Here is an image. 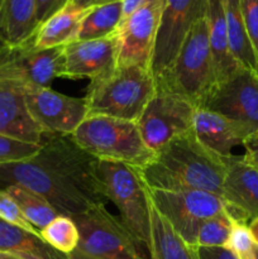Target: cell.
Instances as JSON below:
<instances>
[{"label": "cell", "instance_id": "obj_1", "mask_svg": "<svg viewBox=\"0 0 258 259\" xmlns=\"http://www.w3.org/2000/svg\"><path fill=\"white\" fill-rule=\"evenodd\" d=\"M139 172L149 190H199L222 196L225 157L209 151L190 131L161 147Z\"/></svg>", "mask_w": 258, "mask_h": 259}, {"label": "cell", "instance_id": "obj_2", "mask_svg": "<svg viewBox=\"0 0 258 259\" xmlns=\"http://www.w3.org/2000/svg\"><path fill=\"white\" fill-rule=\"evenodd\" d=\"M154 94L156 80L149 67L118 66L113 73L88 86V115L138 121Z\"/></svg>", "mask_w": 258, "mask_h": 259}, {"label": "cell", "instance_id": "obj_3", "mask_svg": "<svg viewBox=\"0 0 258 259\" xmlns=\"http://www.w3.org/2000/svg\"><path fill=\"white\" fill-rule=\"evenodd\" d=\"M105 196L119 210V219L141 248L146 259H151L152 205L149 189L138 168L120 162L99 161Z\"/></svg>", "mask_w": 258, "mask_h": 259}, {"label": "cell", "instance_id": "obj_4", "mask_svg": "<svg viewBox=\"0 0 258 259\" xmlns=\"http://www.w3.org/2000/svg\"><path fill=\"white\" fill-rule=\"evenodd\" d=\"M33 158L61 182L80 194L93 207L105 206V189L96 157L76 143L72 136L45 133Z\"/></svg>", "mask_w": 258, "mask_h": 259}, {"label": "cell", "instance_id": "obj_5", "mask_svg": "<svg viewBox=\"0 0 258 259\" xmlns=\"http://www.w3.org/2000/svg\"><path fill=\"white\" fill-rule=\"evenodd\" d=\"M71 136L100 161L120 162L141 169L154 157V152L144 143L137 121L88 115Z\"/></svg>", "mask_w": 258, "mask_h": 259}, {"label": "cell", "instance_id": "obj_6", "mask_svg": "<svg viewBox=\"0 0 258 259\" xmlns=\"http://www.w3.org/2000/svg\"><path fill=\"white\" fill-rule=\"evenodd\" d=\"M215 82L206 18H202L185 38L171 66L156 78V90L177 94L197 109Z\"/></svg>", "mask_w": 258, "mask_h": 259}, {"label": "cell", "instance_id": "obj_7", "mask_svg": "<svg viewBox=\"0 0 258 259\" xmlns=\"http://www.w3.org/2000/svg\"><path fill=\"white\" fill-rule=\"evenodd\" d=\"M80 234L78 249L95 259H146L118 217L98 206L72 217Z\"/></svg>", "mask_w": 258, "mask_h": 259}, {"label": "cell", "instance_id": "obj_8", "mask_svg": "<svg viewBox=\"0 0 258 259\" xmlns=\"http://www.w3.org/2000/svg\"><path fill=\"white\" fill-rule=\"evenodd\" d=\"M9 186H20L34 192L65 217L72 218L94 209L90 202L61 182L34 158L0 163V190Z\"/></svg>", "mask_w": 258, "mask_h": 259}, {"label": "cell", "instance_id": "obj_9", "mask_svg": "<svg viewBox=\"0 0 258 259\" xmlns=\"http://www.w3.org/2000/svg\"><path fill=\"white\" fill-rule=\"evenodd\" d=\"M149 196L154 209L168 222L185 243L194 248H196L197 233L201 225L225 209L222 196L199 190H149Z\"/></svg>", "mask_w": 258, "mask_h": 259}, {"label": "cell", "instance_id": "obj_10", "mask_svg": "<svg viewBox=\"0 0 258 259\" xmlns=\"http://www.w3.org/2000/svg\"><path fill=\"white\" fill-rule=\"evenodd\" d=\"M197 109L220 114L254 134L258 132V73L239 67L217 81Z\"/></svg>", "mask_w": 258, "mask_h": 259}, {"label": "cell", "instance_id": "obj_11", "mask_svg": "<svg viewBox=\"0 0 258 259\" xmlns=\"http://www.w3.org/2000/svg\"><path fill=\"white\" fill-rule=\"evenodd\" d=\"M63 47L39 50L33 38L19 46H7L0 51V82L23 88H50L60 77Z\"/></svg>", "mask_w": 258, "mask_h": 259}, {"label": "cell", "instance_id": "obj_12", "mask_svg": "<svg viewBox=\"0 0 258 259\" xmlns=\"http://www.w3.org/2000/svg\"><path fill=\"white\" fill-rule=\"evenodd\" d=\"M207 2L209 0H164L149 65L154 80L166 72L190 30L205 18Z\"/></svg>", "mask_w": 258, "mask_h": 259}, {"label": "cell", "instance_id": "obj_13", "mask_svg": "<svg viewBox=\"0 0 258 259\" xmlns=\"http://www.w3.org/2000/svg\"><path fill=\"white\" fill-rule=\"evenodd\" d=\"M196 106L177 94L156 90L137 121L144 143L156 153L171 139L191 131Z\"/></svg>", "mask_w": 258, "mask_h": 259}, {"label": "cell", "instance_id": "obj_14", "mask_svg": "<svg viewBox=\"0 0 258 259\" xmlns=\"http://www.w3.org/2000/svg\"><path fill=\"white\" fill-rule=\"evenodd\" d=\"M30 115L45 133L71 136L88 116L85 98L63 95L51 88H24Z\"/></svg>", "mask_w": 258, "mask_h": 259}, {"label": "cell", "instance_id": "obj_15", "mask_svg": "<svg viewBox=\"0 0 258 259\" xmlns=\"http://www.w3.org/2000/svg\"><path fill=\"white\" fill-rule=\"evenodd\" d=\"M163 3L151 0L121 23L116 32L118 66L149 67Z\"/></svg>", "mask_w": 258, "mask_h": 259}, {"label": "cell", "instance_id": "obj_16", "mask_svg": "<svg viewBox=\"0 0 258 259\" xmlns=\"http://www.w3.org/2000/svg\"><path fill=\"white\" fill-rule=\"evenodd\" d=\"M118 67V38L73 40L63 46L60 77L70 80H99L110 75Z\"/></svg>", "mask_w": 258, "mask_h": 259}, {"label": "cell", "instance_id": "obj_17", "mask_svg": "<svg viewBox=\"0 0 258 259\" xmlns=\"http://www.w3.org/2000/svg\"><path fill=\"white\" fill-rule=\"evenodd\" d=\"M222 197L234 222L248 225L258 218V169L244 156L225 157Z\"/></svg>", "mask_w": 258, "mask_h": 259}, {"label": "cell", "instance_id": "obj_18", "mask_svg": "<svg viewBox=\"0 0 258 259\" xmlns=\"http://www.w3.org/2000/svg\"><path fill=\"white\" fill-rule=\"evenodd\" d=\"M0 134L27 143L42 142L45 132L28 110L23 86L0 82Z\"/></svg>", "mask_w": 258, "mask_h": 259}, {"label": "cell", "instance_id": "obj_19", "mask_svg": "<svg viewBox=\"0 0 258 259\" xmlns=\"http://www.w3.org/2000/svg\"><path fill=\"white\" fill-rule=\"evenodd\" d=\"M191 131L202 146L220 157L232 156L233 148L252 136L240 124L205 109L195 110Z\"/></svg>", "mask_w": 258, "mask_h": 259}, {"label": "cell", "instance_id": "obj_20", "mask_svg": "<svg viewBox=\"0 0 258 259\" xmlns=\"http://www.w3.org/2000/svg\"><path fill=\"white\" fill-rule=\"evenodd\" d=\"M207 37H209L210 52L214 63L217 81L232 75L234 71L242 67L232 56L228 42L227 20L222 0H209L206 9Z\"/></svg>", "mask_w": 258, "mask_h": 259}, {"label": "cell", "instance_id": "obj_21", "mask_svg": "<svg viewBox=\"0 0 258 259\" xmlns=\"http://www.w3.org/2000/svg\"><path fill=\"white\" fill-rule=\"evenodd\" d=\"M88 10L76 9L72 5L67 7L48 18L38 27L33 35V45L39 50L63 47L77 39L81 22Z\"/></svg>", "mask_w": 258, "mask_h": 259}, {"label": "cell", "instance_id": "obj_22", "mask_svg": "<svg viewBox=\"0 0 258 259\" xmlns=\"http://www.w3.org/2000/svg\"><path fill=\"white\" fill-rule=\"evenodd\" d=\"M0 252L13 253L28 259H71L58 252L39 234L9 224L0 218Z\"/></svg>", "mask_w": 258, "mask_h": 259}, {"label": "cell", "instance_id": "obj_23", "mask_svg": "<svg viewBox=\"0 0 258 259\" xmlns=\"http://www.w3.org/2000/svg\"><path fill=\"white\" fill-rule=\"evenodd\" d=\"M227 20L228 42L232 56L237 63L247 70L258 73V57L248 35L239 0H222Z\"/></svg>", "mask_w": 258, "mask_h": 259}, {"label": "cell", "instance_id": "obj_24", "mask_svg": "<svg viewBox=\"0 0 258 259\" xmlns=\"http://www.w3.org/2000/svg\"><path fill=\"white\" fill-rule=\"evenodd\" d=\"M3 23L8 46H19L32 39L38 29L35 0H4Z\"/></svg>", "mask_w": 258, "mask_h": 259}, {"label": "cell", "instance_id": "obj_25", "mask_svg": "<svg viewBox=\"0 0 258 259\" xmlns=\"http://www.w3.org/2000/svg\"><path fill=\"white\" fill-rule=\"evenodd\" d=\"M151 259H199L196 249L185 243L154 207L152 209Z\"/></svg>", "mask_w": 258, "mask_h": 259}, {"label": "cell", "instance_id": "obj_26", "mask_svg": "<svg viewBox=\"0 0 258 259\" xmlns=\"http://www.w3.org/2000/svg\"><path fill=\"white\" fill-rule=\"evenodd\" d=\"M123 19L121 0L91 8L86 12L76 40H93L110 37L118 32Z\"/></svg>", "mask_w": 258, "mask_h": 259}, {"label": "cell", "instance_id": "obj_27", "mask_svg": "<svg viewBox=\"0 0 258 259\" xmlns=\"http://www.w3.org/2000/svg\"><path fill=\"white\" fill-rule=\"evenodd\" d=\"M4 191H7L15 200L28 222L38 232H40L60 215L43 197L38 196L29 190L20 186H9L4 189Z\"/></svg>", "mask_w": 258, "mask_h": 259}, {"label": "cell", "instance_id": "obj_28", "mask_svg": "<svg viewBox=\"0 0 258 259\" xmlns=\"http://www.w3.org/2000/svg\"><path fill=\"white\" fill-rule=\"evenodd\" d=\"M40 238L46 243L63 254H70L77 249L80 234L72 218L58 215L46 228L39 232Z\"/></svg>", "mask_w": 258, "mask_h": 259}, {"label": "cell", "instance_id": "obj_29", "mask_svg": "<svg viewBox=\"0 0 258 259\" xmlns=\"http://www.w3.org/2000/svg\"><path fill=\"white\" fill-rule=\"evenodd\" d=\"M234 220L227 211L219 212L207 219L200 228L196 238L197 247H223L227 248L232 233Z\"/></svg>", "mask_w": 258, "mask_h": 259}, {"label": "cell", "instance_id": "obj_30", "mask_svg": "<svg viewBox=\"0 0 258 259\" xmlns=\"http://www.w3.org/2000/svg\"><path fill=\"white\" fill-rule=\"evenodd\" d=\"M40 144L17 141L0 134V163L27 161L39 152Z\"/></svg>", "mask_w": 258, "mask_h": 259}, {"label": "cell", "instance_id": "obj_31", "mask_svg": "<svg viewBox=\"0 0 258 259\" xmlns=\"http://www.w3.org/2000/svg\"><path fill=\"white\" fill-rule=\"evenodd\" d=\"M227 248L238 259H255V243L247 224L234 222Z\"/></svg>", "mask_w": 258, "mask_h": 259}, {"label": "cell", "instance_id": "obj_32", "mask_svg": "<svg viewBox=\"0 0 258 259\" xmlns=\"http://www.w3.org/2000/svg\"><path fill=\"white\" fill-rule=\"evenodd\" d=\"M0 218L9 223V224L22 228V229L27 230V232L39 234V232L24 217L19 205L4 190H0Z\"/></svg>", "mask_w": 258, "mask_h": 259}, {"label": "cell", "instance_id": "obj_33", "mask_svg": "<svg viewBox=\"0 0 258 259\" xmlns=\"http://www.w3.org/2000/svg\"><path fill=\"white\" fill-rule=\"evenodd\" d=\"M240 13L258 57V0H239Z\"/></svg>", "mask_w": 258, "mask_h": 259}, {"label": "cell", "instance_id": "obj_34", "mask_svg": "<svg viewBox=\"0 0 258 259\" xmlns=\"http://www.w3.org/2000/svg\"><path fill=\"white\" fill-rule=\"evenodd\" d=\"M70 0H35V14H37L38 27L48 18L67 7Z\"/></svg>", "mask_w": 258, "mask_h": 259}, {"label": "cell", "instance_id": "obj_35", "mask_svg": "<svg viewBox=\"0 0 258 259\" xmlns=\"http://www.w3.org/2000/svg\"><path fill=\"white\" fill-rule=\"evenodd\" d=\"M199 259H238L228 248L223 247H197Z\"/></svg>", "mask_w": 258, "mask_h": 259}, {"label": "cell", "instance_id": "obj_36", "mask_svg": "<svg viewBox=\"0 0 258 259\" xmlns=\"http://www.w3.org/2000/svg\"><path fill=\"white\" fill-rule=\"evenodd\" d=\"M243 147L245 149L244 157L258 169V132L248 137Z\"/></svg>", "mask_w": 258, "mask_h": 259}, {"label": "cell", "instance_id": "obj_37", "mask_svg": "<svg viewBox=\"0 0 258 259\" xmlns=\"http://www.w3.org/2000/svg\"><path fill=\"white\" fill-rule=\"evenodd\" d=\"M148 2H151V0H121V3H123V19H121V23L126 18L131 17L133 13H136L137 10L144 7Z\"/></svg>", "mask_w": 258, "mask_h": 259}, {"label": "cell", "instance_id": "obj_38", "mask_svg": "<svg viewBox=\"0 0 258 259\" xmlns=\"http://www.w3.org/2000/svg\"><path fill=\"white\" fill-rule=\"evenodd\" d=\"M116 2V0H70L68 4L72 5L73 8L76 9H81V10H89L91 8L99 7V5L103 4H108V3H113Z\"/></svg>", "mask_w": 258, "mask_h": 259}, {"label": "cell", "instance_id": "obj_39", "mask_svg": "<svg viewBox=\"0 0 258 259\" xmlns=\"http://www.w3.org/2000/svg\"><path fill=\"white\" fill-rule=\"evenodd\" d=\"M3 3H4V0H0V51L8 46L7 39H5L4 23H3Z\"/></svg>", "mask_w": 258, "mask_h": 259}, {"label": "cell", "instance_id": "obj_40", "mask_svg": "<svg viewBox=\"0 0 258 259\" xmlns=\"http://www.w3.org/2000/svg\"><path fill=\"white\" fill-rule=\"evenodd\" d=\"M248 228H249V232L250 234H252V238L253 240H254L255 245L258 247V218L253 219L252 222L248 224Z\"/></svg>", "mask_w": 258, "mask_h": 259}, {"label": "cell", "instance_id": "obj_41", "mask_svg": "<svg viewBox=\"0 0 258 259\" xmlns=\"http://www.w3.org/2000/svg\"><path fill=\"white\" fill-rule=\"evenodd\" d=\"M68 255H70L71 259H95V258L90 257L89 254H86V253H83L82 250H80L78 248H77V249L73 250L72 253H70Z\"/></svg>", "mask_w": 258, "mask_h": 259}, {"label": "cell", "instance_id": "obj_42", "mask_svg": "<svg viewBox=\"0 0 258 259\" xmlns=\"http://www.w3.org/2000/svg\"><path fill=\"white\" fill-rule=\"evenodd\" d=\"M0 259H28V258L20 257V255L18 254H13V253L0 252Z\"/></svg>", "mask_w": 258, "mask_h": 259}, {"label": "cell", "instance_id": "obj_43", "mask_svg": "<svg viewBox=\"0 0 258 259\" xmlns=\"http://www.w3.org/2000/svg\"><path fill=\"white\" fill-rule=\"evenodd\" d=\"M254 257H255V259H258V247H257V245H255V252H254Z\"/></svg>", "mask_w": 258, "mask_h": 259}]
</instances>
